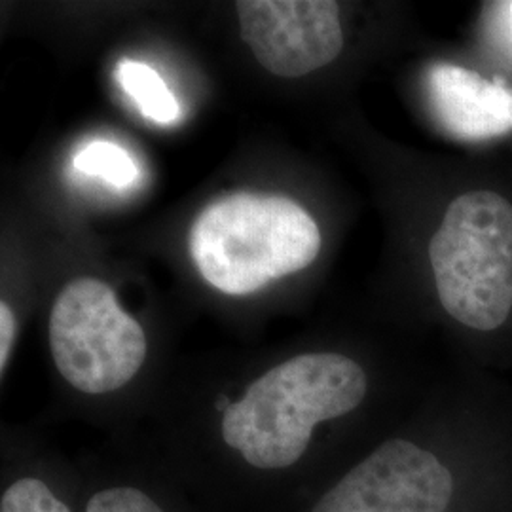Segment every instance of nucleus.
Listing matches in <instances>:
<instances>
[{
    "instance_id": "f257e3e1",
    "label": "nucleus",
    "mask_w": 512,
    "mask_h": 512,
    "mask_svg": "<svg viewBox=\"0 0 512 512\" xmlns=\"http://www.w3.org/2000/svg\"><path fill=\"white\" fill-rule=\"evenodd\" d=\"M365 370L338 353L293 357L249 385L228 404L222 439L256 469H287L304 456L321 421L346 416L363 403Z\"/></svg>"
},
{
    "instance_id": "f03ea898",
    "label": "nucleus",
    "mask_w": 512,
    "mask_h": 512,
    "mask_svg": "<svg viewBox=\"0 0 512 512\" xmlns=\"http://www.w3.org/2000/svg\"><path fill=\"white\" fill-rule=\"evenodd\" d=\"M203 279L232 296L308 268L321 232L310 213L285 196L239 192L205 207L188 236Z\"/></svg>"
},
{
    "instance_id": "7ed1b4c3",
    "label": "nucleus",
    "mask_w": 512,
    "mask_h": 512,
    "mask_svg": "<svg viewBox=\"0 0 512 512\" xmlns=\"http://www.w3.org/2000/svg\"><path fill=\"white\" fill-rule=\"evenodd\" d=\"M429 258L444 310L476 330L501 327L512 310V205L475 190L446 209Z\"/></svg>"
},
{
    "instance_id": "20e7f679",
    "label": "nucleus",
    "mask_w": 512,
    "mask_h": 512,
    "mask_svg": "<svg viewBox=\"0 0 512 512\" xmlns=\"http://www.w3.org/2000/svg\"><path fill=\"white\" fill-rule=\"evenodd\" d=\"M48 330L57 370L88 395L124 387L147 357L145 330L120 308L109 285L92 277L65 285Z\"/></svg>"
},
{
    "instance_id": "39448f33",
    "label": "nucleus",
    "mask_w": 512,
    "mask_h": 512,
    "mask_svg": "<svg viewBox=\"0 0 512 512\" xmlns=\"http://www.w3.org/2000/svg\"><path fill=\"white\" fill-rule=\"evenodd\" d=\"M452 473L408 440H389L332 486L313 512H446Z\"/></svg>"
},
{
    "instance_id": "423d86ee",
    "label": "nucleus",
    "mask_w": 512,
    "mask_h": 512,
    "mask_svg": "<svg viewBox=\"0 0 512 512\" xmlns=\"http://www.w3.org/2000/svg\"><path fill=\"white\" fill-rule=\"evenodd\" d=\"M236 12L241 38L275 76L313 73L344 48L340 6L332 0H241Z\"/></svg>"
},
{
    "instance_id": "0eeeda50",
    "label": "nucleus",
    "mask_w": 512,
    "mask_h": 512,
    "mask_svg": "<svg viewBox=\"0 0 512 512\" xmlns=\"http://www.w3.org/2000/svg\"><path fill=\"white\" fill-rule=\"evenodd\" d=\"M427 93L442 129L459 141H486L512 129V92L501 80L439 63L427 74Z\"/></svg>"
},
{
    "instance_id": "6e6552de",
    "label": "nucleus",
    "mask_w": 512,
    "mask_h": 512,
    "mask_svg": "<svg viewBox=\"0 0 512 512\" xmlns=\"http://www.w3.org/2000/svg\"><path fill=\"white\" fill-rule=\"evenodd\" d=\"M116 78L124 92L150 120L171 124L179 118L181 109L175 95L169 92L164 78L152 67L135 59H122L116 65Z\"/></svg>"
},
{
    "instance_id": "1a4fd4ad",
    "label": "nucleus",
    "mask_w": 512,
    "mask_h": 512,
    "mask_svg": "<svg viewBox=\"0 0 512 512\" xmlns=\"http://www.w3.org/2000/svg\"><path fill=\"white\" fill-rule=\"evenodd\" d=\"M74 167L90 177H99L112 186H129L137 179V165L124 150L114 143L95 141L74 156Z\"/></svg>"
},
{
    "instance_id": "9d476101",
    "label": "nucleus",
    "mask_w": 512,
    "mask_h": 512,
    "mask_svg": "<svg viewBox=\"0 0 512 512\" xmlns=\"http://www.w3.org/2000/svg\"><path fill=\"white\" fill-rule=\"evenodd\" d=\"M0 512H71L52 490L37 478H21L4 495Z\"/></svg>"
},
{
    "instance_id": "9b49d317",
    "label": "nucleus",
    "mask_w": 512,
    "mask_h": 512,
    "mask_svg": "<svg viewBox=\"0 0 512 512\" xmlns=\"http://www.w3.org/2000/svg\"><path fill=\"white\" fill-rule=\"evenodd\" d=\"M86 512H164L147 494L133 488H112L93 495Z\"/></svg>"
},
{
    "instance_id": "f8f14e48",
    "label": "nucleus",
    "mask_w": 512,
    "mask_h": 512,
    "mask_svg": "<svg viewBox=\"0 0 512 512\" xmlns=\"http://www.w3.org/2000/svg\"><path fill=\"white\" fill-rule=\"evenodd\" d=\"M16 317L12 308L2 302L0 304V370L6 368L10 351L14 346V338H16Z\"/></svg>"
},
{
    "instance_id": "ddd939ff",
    "label": "nucleus",
    "mask_w": 512,
    "mask_h": 512,
    "mask_svg": "<svg viewBox=\"0 0 512 512\" xmlns=\"http://www.w3.org/2000/svg\"><path fill=\"white\" fill-rule=\"evenodd\" d=\"M492 8H494L495 33L512 59V0L511 2H495Z\"/></svg>"
}]
</instances>
